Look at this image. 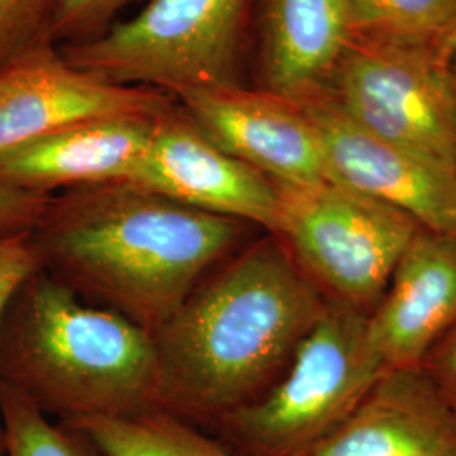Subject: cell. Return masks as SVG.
I'll list each match as a JSON object with an SVG mask.
<instances>
[{
  "mask_svg": "<svg viewBox=\"0 0 456 456\" xmlns=\"http://www.w3.org/2000/svg\"><path fill=\"white\" fill-rule=\"evenodd\" d=\"M326 305L276 235H256L151 331L158 411L215 429L284 375Z\"/></svg>",
  "mask_w": 456,
  "mask_h": 456,
  "instance_id": "cell-1",
  "label": "cell"
},
{
  "mask_svg": "<svg viewBox=\"0 0 456 456\" xmlns=\"http://www.w3.org/2000/svg\"><path fill=\"white\" fill-rule=\"evenodd\" d=\"M261 228L131 183L51 196L29 232L39 267L149 331Z\"/></svg>",
  "mask_w": 456,
  "mask_h": 456,
  "instance_id": "cell-2",
  "label": "cell"
},
{
  "mask_svg": "<svg viewBox=\"0 0 456 456\" xmlns=\"http://www.w3.org/2000/svg\"><path fill=\"white\" fill-rule=\"evenodd\" d=\"M0 382L61 423L158 411L152 333L83 301L43 267L4 313Z\"/></svg>",
  "mask_w": 456,
  "mask_h": 456,
  "instance_id": "cell-3",
  "label": "cell"
},
{
  "mask_svg": "<svg viewBox=\"0 0 456 456\" xmlns=\"http://www.w3.org/2000/svg\"><path fill=\"white\" fill-rule=\"evenodd\" d=\"M257 0H149L95 39L60 46L68 63L118 85L171 95L188 88L245 86Z\"/></svg>",
  "mask_w": 456,
  "mask_h": 456,
  "instance_id": "cell-4",
  "label": "cell"
},
{
  "mask_svg": "<svg viewBox=\"0 0 456 456\" xmlns=\"http://www.w3.org/2000/svg\"><path fill=\"white\" fill-rule=\"evenodd\" d=\"M365 326L367 314L328 303L284 375L216 424V440L237 456H299L323 440L382 374Z\"/></svg>",
  "mask_w": 456,
  "mask_h": 456,
  "instance_id": "cell-5",
  "label": "cell"
},
{
  "mask_svg": "<svg viewBox=\"0 0 456 456\" xmlns=\"http://www.w3.org/2000/svg\"><path fill=\"white\" fill-rule=\"evenodd\" d=\"M276 184L273 235L328 303L370 314L418 225L408 215L335 183Z\"/></svg>",
  "mask_w": 456,
  "mask_h": 456,
  "instance_id": "cell-6",
  "label": "cell"
},
{
  "mask_svg": "<svg viewBox=\"0 0 456 456\" xmlns=\"http://www.w3.org/2000/svg\"><path fill=\"white\" fill-rule=\"evenodd\" d=\"M325 98L375 135L456 167V71L436 46L352 37Z\"/></svg>",
  "mask_w": 456,
  "mask_h": 456,
  "instance_id": "cell-7",
  "label": "cell"
},
{
  "mask_svg": "<svg viewBox=\"0 0 456 456\" xmlns=\"http://www.w3.org/2000/svg\"><path fill=\"white\" fill-rule=\"evenodd\" d=\"M303 109L318 132L330 183L456 239V167L363 129L328 98H316Z\"/></svg>",
  "mask_w": 456,
  "mask_h": 456,
  "instance_id": "cell-8",
  "label": "cell"
},
{
  "mask_svg": "<svg viewBox=\"0 0 456 456\" xmlns=\"http://www.w3.org/2000/svg\"><path fill=\"white\" fill-rule=\"evenodd\" d=\"M176 103L159 88L98 78L49 45L0 71V156L94 120L159 117Z\"/></svg>",
  "mask_w": 456,
  "mask_h": 456,
  "instance_id": "cell-9",
  "label": "cell"
},
{
  "mask_svg": "<svg viewBox=\"0 0 456 456\" xmlns=\"http://www.w3.org/2000/svg\"><path fill=\"white\" fill-rule=\"evenodd\" d=\"M173 97L215 146L269 180L330 183L323 147L303 105L247 85L188 88Z\"/></svg>",
  "mask_w": 456,
  "mask_h": 456,
  "instance_id": "cell-10",
  "label": "cell"
},
{
  "mask_svg": "<svg viewBox=\"0 0 456 456\" xmlns=\"http://www.w3.org/2000/svg\"><path fill=\"white\" fill-rule=\"evenodd\" d=\"M131 184L201 212L276 230L274 181L215 146L176 103L156 118L144 161Z\"/></svg>",
  "mask_w": 456,
  "mask_h": 456,
  "instance_id": "cell-11",
  "label": "cell"
},
{
  "mask_svg": "<svg viewBox=\"0 0 456 456\" xmlns=\"http://www.w3.org/2000/svg\"><path fill=\"white\" fill-rule=\"evenodd\" d=\"M455 325L456 239L419 228L367 316V346L382 374L414 369Z\"/></svg>",
  "mask_w": 456,
  "mask_h": 456,
  "instance_id": "cell-12",
  "label": "cell"
},
{
  "mask_svg": "<svg viewBox=\"0 0 456 456\" xmlns=\"http://www.w3.org/2000/svg\"><path fill=\"white\" fill-rule=\"evenodd\" d=\"M299 456H456V411L419 367L389 370Z\"/></svg>",
  "mask_w": 456,
  "mask_h": 456,
  "instance_id": "cell-13",
  "label": "cell"
},
{
  "mask_svg": "<svg viewBox=\"0 0 456 456\" xmlns=\"http://www.w3.org/2000/svg\"><path fill=\"white\" fill-rule=\"evenodd\" d=\"M156 118H102L34 139L0 156V186L51 195L54 190L134 183Z\"/></svg>",
  "mask_w": 456,
  "mask_h": 456,
  "instance_id": "cell-14",
  "label": "cell"
},
{
  "mask_svg": "<svg viewBox=\"0 0 456 456\" xmlns=\"http://www.w3.org/2000/svg\"><path fill=\"white\" fill-rule=\"evenodd\" d=\"M259 90L305 105L325 97L352 39L345 0H257Z\"/></svg>",
  "mask_w": 456,
  "mask_h": 456,
  "instance_id": "cell-15",
  "label": "cell"
},
{
  "mask_svg": "<svg viewBox=\"0 0 456 456\" xmlns=\"http://www.w3.org/2000/svg\"><path fill=\"white\" fill-rule=\"evenodd\" d=\"M66 424L83 431L109 456H237L200 428L163 411Z\"/></svg>",
  "mask_w": 456,
  "mask_h": 456,
  "instance_id": "cell-16",
  "label": "cell"
},
{
  "mask_svg": "<svg viewBox=\"0 0 456 456\" xmlns=\"http://www.w3.org/2000/svg\"><path fill=\"white\" fill-rule=\"evenodd\" d=\"M352 37L438 46L456 24V0H345Z\"/></svg>",
  "mask_w": 456,
  "mask_h": 456,
  "instance_id": "cell-17",
  "label": "cell"
},
{
  "mask_svg": "<svg viewBox=\"0 0 456 456\" xmlns=\"http://www.w3.org/2000/svg\"><path fill=\"white\" fill-rule=\"evenodd\" d=\"M48 418L20 392L0 382L4 456H109L80 429Z\"/></svg>",
  "mask_w": 456,
  "mask_h": 456,
  "instance_id": "cell-18",
  "label": "cell"
},
{
  "mask_svg": "<svg viewBox=\"0 0 456 456\" xmlns=\"http://www.w3.org/2000/svg\"><path fill=\"white\" fill-rule=\"evenodd\" d=\"M58 0H0V71L53 45Z\"/></svg>",
  "mask_w": 456,
  "mask_h": 456,
  "instance_id": "cell-19",
  "label": "cell"
},
{
  "mask_svg": "<svg viewBox=\"0 0 456 456\" xmlns=\"http://www.w3.org/2000/svg\"><path fill=\"white\" fill-rule=\"evenodd\" d=\"M135 0H58L51 41L54 46L80 45L109 31Z\"/></svg>",
  "mask_w": 456,
  "mask_h": 456,
  "instance_id": "cell-20",
  "label": "cell"
},
{
  "mask_svg": "<svg viewBox=\"0 0 456 456\" xmlns=\"http://www.w3.org/2000/svg\"><path fill=\"white\" fill-rule=\"evenodd\" d=\"M39 267L29 233H0V323L12 294L20 282ZM0 428V456H4Z\"/></svg>",
  "mask_w": 456,
  "mask_h": 456,
  "instance_id": "cell-21",
  "label": "cell"
},
{
  "mask_svg": "<svg viewBox=\"0 0 456 456\" xmlns=\"http://www.w3.org/2000/svg\"><path fill=\"white\" fill-rule=\"evenodd\" d=\"M51 196L0 186V233H29Z\"/></svg>",
  "mask_w": 456,
  "mask_h": 456,
  "instance_id": "cell-22",
  "label": "cell"
},
{
  "mask_svg": "<svg viewBox=\"0 0 456 456\" xmlns=\"http://www.w3.org/2000/svg\"><path fill=\"white\" fill-rule=\"evenodd\" d=\"M419 369L456 411V325L428 352Z\"/></svg>",
  "mask_w": 456,
  "mask_h": 456,
  "instance_id": "cell-23",
  "label": "cell"
},
{
  "mask_svg": "<svg viewBox=\"0 0 456 456\" xmlns=\"http://www.w3.org/2000/svg\"><path fill=\"white\" fill-rule=\"evenodd\" d=\"M436 48L440 51L443 60L456 71V24L443 36Z\"/></svg>",
  "mask_w": 456,
  "mask_h": 456,
  "instance_id": "cell-24",
  "label": "cell"
}]
</instances>
